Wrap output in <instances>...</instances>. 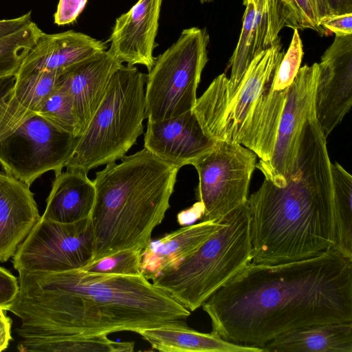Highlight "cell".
Masks as SVG:
<instances>
[{"mask_svg": "<svg viewBox=\"0 0 352 352\" xmlns=\"http://www.w3.org/2000/svg\"><path fill=\"white\" fill-rule=\"evenodd\" d=\"M201 307L212 332L261 349L300 328L352 322V258L331 249L286 263L251 262Z\"/></svg>", "mask_w": 352, "mask_h": 352, "instance_id": "1", "label": "cell"}, {"mask_svg": "<svg viewBox=\"0 0 352 352\" xmlns=\"http://www.w3.org/2000/svg\"><path fill=\"white\" fill-rule=\"evenodd\" d=\"M18 294L8 311L21 319L23 338L138 333L186 327L191 312L142 274L124 276L82 268L19 272Z\"/></svg>", "mask_w": 352, "mask_h": 352, "instance_id": "2", "label": "cell"}, {"mask_svg": "<svg viewBox=\"0 0 352 352\" xmlns=\"http://www.w3.org/2000/svg\"><path fill=\"white\" fill-rule=\"evenodd\" d=\"M293 168L283 187L264 179L248 196L252 263L290 262L336 248L331 162L315 113L304 124Z\"/></svg>", "mask_w": 352, "mask_h": 352, "instance_id": "3", "label": "cell"}, {"mask_svg": "<svg viewBox=\"0 0 352 352\" xmlns=\"http://www.w3.org/2000/svg\"><path fill=\"white\" fill-rule=\"evenodd\" d=\"M179 167L144 148L96 173L90 263L118 252L144 249L170 208Z\"/></svg>", "mask_w": 352, "mask_h": 352, "instance_id": "4", "label": "cell"}, {"mask_svg": "<svg viewBox=\"0 0 352 352\" xmlns=\"http://www.w3.org/2000/svg\"><path fill=\"white\" fill-rule=\"evenodd\" d=\"M284 54L280 43L260 53L232 94L210 84L192 109L206 135L248 148L258 163L271 160L289 89L275 81Z\"/></svg>", "mask_w": 352, "mask_h": 352, "instance_id": "5", "label": "cell"}, {"mask_svg": "<svg viewBox=\"0 0 352 352\" xmlns=\"http://www.w3.org/2000/svg\"><path fill=\"white\" fill-rule=\"evenodd\" d=\"M146 75L124 65L112 76L107 91L88 124L77 138L67 169L86 174L122 159L143 133Z\"/></svg>", "mask_w": 352, "mask_h": 352, "instance_id": "6", "label": "cell"}, {"mask_svg": "<svg viewBox=\"0 0 352 352\" xmlns=\"http://www.w3.org/2000/svg\"><path fill=\"white\" fill-rule=\"evenodd\" d=\"M252 261L250 218L244 204L228 214L199 249L153 284L192 312Z\"/></svg>", "mask_w": 352, "mask_h": 352, "instance_id": "7", "label": "cell"}, {"mask_svg": "<svg viewBox=\"0 0 352 352\" xmlns=\"http://www.w3.org/2000/svg\"><path fill=\"white\" fill-rule=\"evenodd\" d=\"M210 36L206 28L184 29L177 40L155 57L146 75L145 118L157 121L191 111L208 61Z\"/></svg>", "mask_w": 352, "mask_h": 352, "instance_id": "8", "label": "cell"}, {"mask_svg": "<svg viewBox=\"0 0 352 352\" xmlns=\"http://www.w3.org/2000/svg\"><path fill=\"white\" fill-rule=\"evenodd\" d=\"M256 157L239 144L214 141L192 164L199 176L196 197L204 206L201 221H221L246 203Z\"/></svg>", "mask_w": 352, "mask_h": 352, "instance_id": "9", "label": "cell"}, {"mask_svg": "<svg viewBox=\"0 0 352 352\" xmlns=\"http://www.w3.org/2000/svg\"><path fill=\"white\" fill-rule=\"evenodd\" d=\"M77 137L38 114L27 119L0 140V164L28 186L47 171L60 173Z\"/></svg>", "mask_w": 352, "mask_h": 352, "instance_id": "10", "label": "cell"}, {"mask_svg": "<svg viewBox=\"0 0 352 352\" xmlns=\"http://www.w3.org/2000/svg\"><path fill=\"white\" fill-rule=\"evenodd\" d=\"M94 255L89 218L63 223L41 217L12 256L18 272H58L82 268Z\"/></svg>", "mask_w": 352, "mask_h": 352, "instance_id": "11", "label": "cell"}, {"mask_svg": "<svg viewBox=\"0 0 352 352\" xmlns=\"http://www.w3.org/2000/svg\"><path fill=\"white\" fill-rule=\"evenodd\" d=\"M318 73V63L300 67L288 90L272 157L267 162L256 164L265 179L277 187L286 184L294 168L304 124L315 113Z\"/></svg>", "mask_w": 352, "mask_h": 352, "instance_id": "12", "label": "cell"}, {"mask_svg": "<svg viewBox=\"0 0 352 352\" xmlns=\"http://www.w3.org/2000/svg\"><path fill=\"white\" fill-rule=\"evenodd\" d=\"M245 6L239 39L226 69L230 76L223 73L211 82L228 94L236 90L256 56L280 43L278 34L284 27L295 29L283 0H250Z\"/></svg>", "mask_w": 352, "mask_h": 352, "instance_id": "13", "label": "cell"}, {"mask_svg": "<svg viewBox=\"0 0 352 352\" xmlns=\"http://www.w3.org/2000/svg\"><path fill=\"white\" fill-rule=\"evenodd\" d=\"M318 66L315 116L327 138L352 105V34L336 36Z\"/></svg>", "mask_w": 352, "mask_h": 352, "instance_id": "14", "label": "cell"}, {"mask_svg": "<svg viewBox=\"0 0 352 352\" xmlns=\"http://www.w3.org/2000/svg\"><path fill=\"white\" fill-rule=\"evenodd\" d=\"M162 0H138L116 19L108 51L120 63L142 65L150 71L155 63L153 50Z\"/></svg>", "mask_w": 352, "mask_h": 352, "instance_id": "15", "label": "cell"}, {"mask_svg": "<svg viewBox=\"0 0 352 352\" xmlns=\"http://www.w3.org/2000/svg\"><path fill=\"white\" fill-rule=\"evenodd\" d=\"M144 140V148L179 168L192 165L214 144L192 110L175 117L148 121Z\"/></svg>", "mask_w": 352, "mask_h": 352, "instance_id": "16", "label": "cell"}, {"mask_svg": "<svg viewBox=\"0 0 352 352\" xmlns=\"http://www.w3.org/2000/svg\"><path fill=\"white\" fill-rule=\"evenodd\" d=\"M122 65L107 50L59 74L56 86L69 95L81 133L104 98L112 76Z\"/></svg>", "mask_w": 352, "mask_h": 352, "instance_id": "17", "label": "cell"}, {"mask_svg": "<svg viewBox=\"0 0 352 352\" xmlns=\"http://www.w3.org/2000/svg\"><path fill=\"white\" fill-rule=\"evenodd\" d=\"M107 49L105 42L82 32L74 30L52 34L43 32L14 76H23L43 71L61 73Z\"/></svg>", "mask_w": 352, "mask_h": 352, "instance_id": "18", "label": "cell"}, {"mask_svg": "<svg viewBox=\"0 0 352 352\" xmlns=\"http://www.w3.org/2000/svg\"><path fill=\"white\" fill-rule=\"evenodd\" d=\"M41 217L30 186L0 171V262L14 255Z\"/></svg>", "mask_w": 352, "mask_h": 352, "instance_id": "19", "label": "cell"}, {"mask_svg": "<svg viewBox=\"0 0 352 352\" xmlns=\"http://www.w3.org/2000/svg\"><path fill=\"white\" fill-rule=\"evenodd\" d=\"M222 225L221 221H201L152 241L143 249L141 272L153 280L162 273L176 267L194 253Z\"/></svg>", "mask_w": 352, "mask_h": 352, "instance_id": "20", "label": "cell"}, {"mask_svg": "<svg viewBox=\"0 0 352 352\" xmlns=\"http://www.w3.org/2000/svg\"><path fill=\"white\" fill-rule=\"evenodd\" d=\"M95 196L94 183L87 174L67 169L55 175L41 218L63 223L89 218Z\"/></svg>", "mask_w": 352, "mask_h": 352, "instance_id": "21", "label": "cell"}, {"mask_svg": "<svg viewBox=\"0 0 352 352\" xmlns=\"http://www.w3.org/2000/svg\"><path fill=\"white\" fill-rule=\"evenodd\" d=\"M262 349L266 352H352V322L300 328L271 340Z\"/></svg>", "mask_w": 352, "mask_h": 352, "instance_id": "22", "label": "cell"}, {"mask_svg": "<svg viewBox=\"0 0 352 352\" xmlns=\"http://www.w3.org/2000/svg\"><path fill=\"white\" fill-rule=\"evenodd\" d=\"M138 333L162 352H263L261 348L234 344L212 331L201 333L188 326L156 327Z\"/></svg>", "mask_w": 352, "mask_h": 352, "instance_id": "23", "label": "cell"}, {"mask_svg": "<svg viewBox=\"0 0 352 352\" xmlns=\"http://www.w3.org/2000/svg\"><path fill=\"white\" fill-rule=\"evenodd\" d=\"M133 342H116L107 335L23 338L17 349L21 352H131Z\"/></svg>", "mask_w": 352, "mask_h": 352, "instance_id": "24", "label": "cell"}, {"mask_svg": "<svg viewBox=\"0 0 352 352\" xmlns=\"http://www.w3.org/2000/svg\"><path fill=\"white\" fill-rule=\"evenodd\" d=\"M335 220L336 250L352 258V176L340 164L331 162Z\"/></svg>", "mask_w": 352, "mask_h": 352, "instance_id": "25", "label": "cell"}, {"mask_svg": "<svg viewBox=\"0 0 352 352\" xmlns=\"http://www.w3.org/2000/svg\"><path fill=\"white\" fill-rule=\"evenodd\" d=\"M43 32L33 21L0 39V78L13 76Z\"/></svg>", "mask_w": 352, "mask_h": 352, "instance_id": "26", "label": "cell"}, {"mask_svg": "<svg viewBox=\"0 0 352 352\" xmlns=\"http://www.w3.org/2000/svg\"><path fill=\"white\" fill-rule=\"evenodd\" d=\"M36 114L52 122L64 131L78 137L81 131L69 95L56 85Z\"/></svg>", "mask_w": 352, "mask_h": 352, "instance_id": "27", "label": "cell"}, {"mask_svg": "<svg viewBox=\"0 0 352 352\" xmlns=\"http://www.w3.org/2000/svg\"><path fill=\"white\" fill-rule=\"evenodd\" d=\"M142 250L133 248L118 252L82 268L89 272L110 274L140 275Z\"/></svg>", "mask_w": 352, "mask_h": 352, "instance_id": "28", "label": "cell"}, {"mask_svg": "<svg viewBox=\"0 0 352 352\" xmlns=\"http://www.w3.org/2000/svg\"><path fill=\"white\" fill-rule=\"evenodd\" d=\"M283 1L292 16L296 29H311L321 36L329 34L320 26L309 0H283Z\"/></svg>", "mask_w": 352, "mask_h": 352, "instance_id": "29", "label": "cell"}, {"mask_svg": "<svg viewBox=\"0 0 352 352\" xmlns=\"http://www.w3.org/2000/svg\"><path fill=\"white\" fill-rule=\"evenodd\" d=\"M19 289L18 278L0 266V309L8 311Z\"/></svg>", "mask_w": 352, "mask_h": 352, "instance_id": "30", "label": "cell"}, {"mask_svg": "<svg viewBox=\"0 0 352 352\" xmlns=\"http://www.w3.org/2000/svg\"><path fill=\"white\" fill-rule=\"evenodd\" d=\"M87 0H59L54 15V23L63 25L74 22L82 12Z\"/></svg>", "mask_w": 352, "mask_h": 352, "instance_id": "31", "label": "cell"}, {"mask_svg": "<svg viewBox=\"0 0 352 352\" xmlns=\"http://www.w3.org/2000/svg\"><path fill=\"white\" fill-rule=\"evenodd\" d=\"M320 26L328 34L344 36L352 34V12L341 14H331L322 19Z\"/></svg>", "mask_w": 352, "mask_h": 352, "instance_id": "32", "label": "cell"}, {"mask_svg": "<svg viewBox=\"0 0 352 352\" xmlns=\"http://www.w3.org/2000/svg\"><path fill=\"white\" fill-rule=\"evenodd\" d=\"M31 12L12 19L0 20V39H2L31 23Z\"/></svg>", "mask_w": 352, "mask_h": 352, "instance_id": "33", "label": "cell"}, {"mask_svg": "<svg viewBox=\"0 0 352 352\" xmlns=\"http://www.w3.org/2000/svg\"><path fill=\"white\" fill-rule=\"evenodd\" d=\"M204 213V206L201 201H198L190 208L177 214V222L182 226L191 225L196 221L201 219Z\"/></svg>", "mask_w": 352, "mask_h": 352, "instance_id": "34", "label": "cell"}, {"mask_svg": "<svg viewBox=\"0 0 352 352\" xmlns=\"http://www.w3.org/2000/svg\"><path fill=\"white\" fill-rule=\"evenodd\" d=\"M5 311H6L0 309V351L6 349L12 340V320Z\"/></svg>", "mask_w": 352, "mask_h": 352, "instance_id": "35", "label": "cell"}, {"mask_svg": "<svg viewBox=\"0 0 352 352\" xmlns=\"http://www.w3.org/2000/svg\"><path fill=\"white\" fill-rule=\"evenodd\" d=\"M332 14L352 12V0H327Z\"/></svg>", "mask_w": 352, "mask_h": 352, "instance_id": "36", "label": "cell"}, {"mask_svg": "<svg viewBox=\"0 0 352 352\" xmlns=\"http://www.w3.org/2000/svg\"><path fill=\"white\" fill-rule=\"evenodd\" d=\"M309 1L314 8L318 23L322 19L332 14L327 0H309Z\"/></svg>", "mask_w": 352, "mask_h": 352, "instance_id": "37", "label": "cell"}, {"mask_svg": "<svg viewBox=\"0 0 352 352\" xmlns=\"http://www.w3.org/2000/svg\"><path fill=\"white\" fill-rule=\"evenodd\" d=\"M213 0H200V2L201 3H210L211 1H212Z\"/></svg>", "mask_w": 352, "mask_h": 352, "instance_id": "38", "label": "cell"}, {"mask_svg": "<svg viewBox=\"0 0 352 352\" xmlns=\"http://www.w3.org/2000/svg\"><path fill=\"white\" fill-rule=\"evenodd\" d=\"M250 0H243V4L245 6Z\"/></svg>", "mask_w": 352, "mask_h": 352, "instance_id": "39", "label": "cell"}]
</instances>
